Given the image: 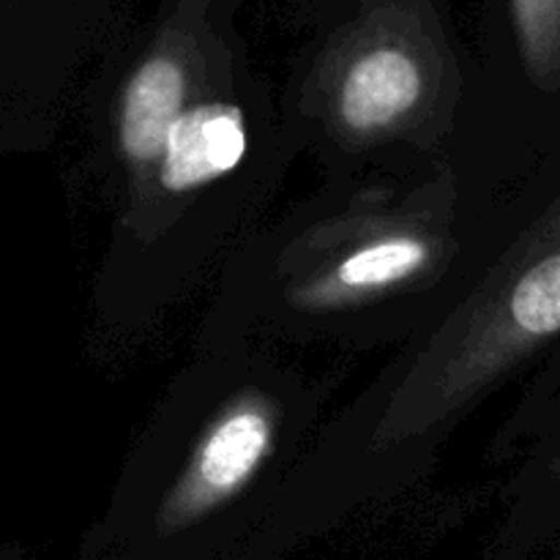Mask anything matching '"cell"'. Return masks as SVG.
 <instances>
[{"label":"cell","mask_w":560,"mask_h":560,"mask_svg":"<svg viewBox=\"0 0 560 560\" xmlns=\"http://www.w3.org/2000/svg\"><path fill=\"white\" fill-rule=\"evenodd\" d=\"M93 131L109 206L98 304L118 342L142 339L266 228L295 151L282 102L189 11L124 66Z\"/></svg>","instance_id":"6da1fadb"},{"label":"cell","mask_w":560,"mask_h":560,"mask_svg":"<svg viewBox=\"0 0 560 560\" xmlns=\"http://www.w3.org/2000/svg\"><path fill=\"white\" fill-rule=\"evenodd\" d=\"M498 222L481 162L405 180H323L228 262L195 348L288 359L408 348L501 249Z\"/></svg>","instance_id":"7a4b0ae2"},{"label":"cell","mask_w":560,"mask_h":560,"mask_svg":"<svg viewBox=\"0 0 560 560\" xmlns=\"http://www.w3.org/2000/svg\"><path fill=\"white\" fill-rule=\"evenodd\" d=\"M326 399L323 377L288 355L195 348L126 454L109 525L184 545L282 501Z\"/></svg>","instance_id":"3957f363"},{"label":"cell","mask_w":560,"mask_h":560,"mask_svg":"<svg viewBox=\"0 0 560 560\" xmlns=\"http://www.w3.org/2000/svg\"><path fill=\"white\" fill-rule=\"evenodd\" d=\"M295 156L326 184L490 164L485 113L430 5L375 0L295 71L282 98Z\"/></svg>","instance_id":"277c9868"},{"label":"cell","mask_w":560,"mask_h":560,"mask_svg":"<svg viewBox=\"0 0 560 560\" xmlns=\"http://www.w3.org/2000/svg\"><path fill=\"white\" fill-rule=\"evenodd\" d=\"M525 74L539 88L560 80V0H509Z\"/></svg>","instance_id":"5b68a950"}]
</instances>
